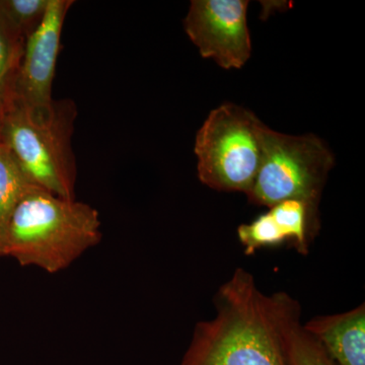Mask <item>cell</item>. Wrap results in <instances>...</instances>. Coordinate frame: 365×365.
<instances>
[{
    "mask_svg": "<svg viewBox=\"0 0 365 365\" xmlns=\"http://www.w3.org/2000/svg\"><path fill=\"white\" fill-rule=\"evenodd\" d=\"M216 314L199 322L180 365H287L267 294L237 268L215 297Z\"/></svg>",
    "mask_w": 365,
    "mask_h": 365,
    "instance_id": "6da1fadb",
    "label": "cell"
},
{
    "mask_svg": "<svg viewBox=\"0 0 365 365\" xmlns=\"http://www.w3.org/2000/svg\"><path fill=\"white\" fill-rule=\"evenodd\" d=\"M101 227L100 215L93 206L35 187L11 213L1 257H11L21 266L58 273L100 244Z\"/></svg>",
    "mask_w": 365,
    "mask_h": 365,
    "instance_id": "7a4b0ae2",
    "label": "cell"
},
{
    "mask_svg": "<svg viewBox=\"0 0 365 365\" xmlns=\"http://www.w3.org/2000/svg\"><path fill=\"white\" fill-rule=\"evenodd\" d=\"M78 108L69 98L54 100L51 111L39 114L4 95L0 100V141L13 153L39 188L76 199V155L72 150Z\"/></svg>",
    "mask_w": 365,
    "mask_h": 365,
    "instance_id": "3957f363",
    "label": "cell"
},
{
    "mask_svg": "<svg viewBox=\"0 0 365 365\" xmlns=\"http://www.w3.org/2000/svg\"><path fill=\"white\" fill-rule=\"evenodd\" d=\"M265 126L241 106L225 103L212 110L194 148L201 182L217 191L247 195L260 169Z\"/></svg>",
    "mask_w": 365,
    "mask_h": 365,
    "instance_id": "277c9868",
    "label": "cell"
},
{
    "mask_svg": "<svg viewBox=\"0 0 365 365\" xmlns=\"http://www.w3.org/2000/svg\"><path fill=\"white\" fill-rule=\"evenodd\" d=\"M262 143L260 169L247 194L250 202L269 208L292 199L319 204L335 163L326 143L314 134L287 135L268 126Z\"/></svg>",
    "mask_w": 365,
    "mask_h": 365,
    "instance_id": "5b68a950",
    "label": "cell"
},
{
    "mask_svg": "<svg viewBox=\"0 0 365 365\" xmlns=\"http://www.w3.org/2000/svg\"><path fill=\"white\" fill-rule=\"evenodd\" d=\"M73 4L72 0H50L44 21L26 41L20 61L4 91V96L16 98L31 111L48 114L52 110L53 81L62 30Z\"/></svg>",
    "mask_w": 365,
    "mask_h": 365,
    "instance_id": "8992f818",
    "label": "cell"
},
{
    "mask_svg": "<svg viewBox=\"0 0 365 365\" xmlns=\"http://www.w3.org/2000/svg\"><path fill=\"white\" fill-rule=\"evenodd\" d=\"M246 0H193L184 19L190 40L204 58L225 69L242 68L252 54Z\"/></svg>",
    "mask_w": 365,
    "mask_h": 365,
    "instance_id": "52a82bcc",
    "label": "cell"
},
{
    "mask_svg": "<svg viewBox=\"0 0 365 365\" xmlns=\"http://www.w3.org/2000/svg\"><path fill=\"white\" fill-rule=\"evenodd\" d=\"M304 327L336 364L365 365L364 304L346 313L314 317Z\"/></svg>",
    "mask_w": 365,
    "mask_h": 365,
    "instance_id": "ba28073f",
    "label": "cell"
},
{
    "mask_svg": "<svg viewBox=\"0 0 365 365\" xmlns=\"http://www.w3.org/2000/svg\"><path fill=\"white\" fill-rule=\"evenodd\" d=\"M287 365H337L325 348L300 323L299 302L285 292L267 295Z\"/></svg>",
    "mask_w": 365,
    "mask_h": 365,
    "instance_id": "9c48e42d",
    "label": "cell"
},
{
    "mask_svg": "<svg viewBox=\"0 0 365 365\" xmlns=\"http://www.w3.org/2000/svg\"><path fill=\"white\" fill-rule=\"evenodd\" d=\"M268 212L287 241H292L299 253H309V244L319 232V204L292 199L275 204Z\"/></svg>",
    "mask_w": 365,
    "mask_h": 365,
    "instance_id": "30bf717a",
    "label": "cell"
},
{
    "mask_svg": "<svg viewBox=\"0 0 365 365\" xmlns=\"http://www.w3.org/2000/svg\"><path fill=\"white\" fill-rule=\"evenodd\" d=\"M13 153L0 141V257L7 222L21 199L35 188Z\"/></svg>",
    "mask_w": 365,
    "mask_h": 365,
    "instance_id": "8fae6325",
    "label": "cell"
},
{
    "mask_svg": "<svg viewBox=\"0 0 365 365\" xmlns=\"http://www.w3.org/2000/svg\"><path fill=\"white\" fill-rule=\"evenodd\" d=\"M49 1L0 0V11L26 42L44 21Z\"/></svg>",
    "mask_w": 365,
    "mask_h": 365,
    "instance_id": "7c38bea8",
    "label": "cell"
},
{
    "mask_svg": "<svg viewBox=\"0 0 365 365\" xmlns=\"http://www.w3.org/2000/svg\"><path fill=\"white\" fill-rule=\"evenodd\" d=\"M237 237L244 247L245 254L248 256L263 247L276 246L287 241L268 211L254 222L240 225Z\"/></svg>",
    "mask_w": 365,
    "mask_h": 365,
    "instance_id": "4fadbf2b",
    "label": "cell"
},
{
    "mask_svg": "<svg viewBox=\"0 0 365 365\" xmlns=\"http://www.w3.org/2000/svg\"><path fill=\"white\" fill-rule=\"evenodd\" d=\"M24 46L25 40L0 11V100L18 66Z\"/></svg>",
    "mask_w": 365,
    "mask_h": 365,
    "instance_id": "5bb4252c",
    "label": "cell"
}]
</instances>
